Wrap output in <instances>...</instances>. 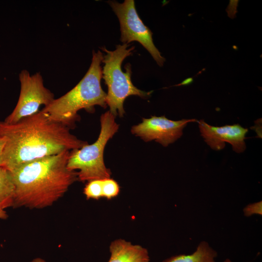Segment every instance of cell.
Wrapping results in <instances>:
<instances>
[{"instance_id": "1", "label": "cell", "mask_w": 262, "mask_h": 262, "mask_svg": "<svg viewBox=\"0 0 262 262\" xmlns=\"http://www.w3.org/2000/svg\"><path fill=\"white\" fill-rule=\"evenodd\" d=\"M0 137L4 142L2 166L9 171L32 161L78 149L88 144L41 110L14 124L0 121Z\"/></svg>"}, {"instance_id": "2", "label": "cell", "mask_w": 262, "mask_h": 262, "mask_svg": "<svg viewBox=\"0 0 262 262\" xmlns=\"http://www.w3.org/2000/svg\"><path fill=\"white\" fill-rule=\"evenodd\" d=\"M70 151L40 158L10 171L15 185L12 207L40 209L51 206L78 180L69 170Z\"/></svg>"}, {"instance_id": "3", "label": "cell", "mask_w": 262, "mask_h": 262, "mask_svg": "<svg viewBox=\"0 0 262 262\" xmlns=\"http://www.w3.org/2000/svg\"><path fill=\"white\" fill-rule=\"evenodd\" d=\"M91 65L86 74L71 90L60 98L54 99L41 111L49 117L67 127H75L80 117L78 112L85 109L92 112L96 105L105 108L106 93L101 86L102 68L101 64L103 55L99 50L93 51Z\"/></svg>"}, {"instance_id": "4", "label": "cell", "mask_w": 262, "mask_h": 262, "mask_svg": "<svg viewBox=\"0 0 262 262\" xmlns=\"http://www.w3.org/2000/svg\"><path fill=\"white\" fill-rule=\"evenodd\" d=\"M129 47V45L126 43L118 45L113 51L107 50L104 47L101 48L106 53L102 61L104 64L102 78L108 88L106 104L110 108L109 111L115 116L117 115L120 117L124 115V102L128 97L136 96L145 98L151 93L141 90L133 84L131 80V64L126 65L125 72L121 69L124 60L131 55L134 49V46Z\"/></svg>"}, {"instance_id": "5", "label": "cell", "mask_w": 262, "mask_h": 262, "mask_svg": "<svg viewBox=\"0 0 262 262\" xmlns=\"http://www.w3.org/2000/svg\"><path fill=\"white\" fill-rule=\"evenodd\" d=\"M115 117L109 111L102 114L97 140L91 145L87 144L70 151L67 167L70 170H79L78 180L89 181L110 178L111 173L105 165L103 155L106 144L119 128Z\"/></svg>"}, {"instance_id": "6", "label": "cell", "mask_w": 262, "mask_h": 262, "mask_svg": "<svg viewBox=\"0 0 262 262\" xmlns=\"http://www.w3.org/2000/svg\"><path fill=\"white\" fill-rule=\"evenodd\" d=\"M109 3L117 16L120 27V40L128 44L132 41L140 43L151 54L157 64L162 66L165 60L155 46L152 33L140 19L133 0L122 3L110 1Z\"/></svg>"}, {"instance_id": "7", "label": "cell", "mask_w": 262, "mask_h": 262, "mask_svg": "<svg viewBox=\"0 0 262 262\" xmlns=\"http://www.w3.org/2000/svg\"><path fill=\"white\" fill-rule=\"evenodd\" d=\"M20 91L18 100L12 112L4 122L8 124L16 123L22 119L39 112L41 105H49L55 98L54 94L44 85L39 72L31 75L26 70L19 74Z\"/></svg>"}, {"instance_id": "8", "label": "cell", "mask_w": 262, "mask_h": 262, "mask_svg": "<svg viewBox=\"0 0 262 262\" xmlns=\"http://www.w3.org/2000/svg\"><path fill=\"white\" fill-rule=\"evenodd\" d=\"M197 121L195 119H183L173 121L165 116H152L143 118L142 122L134 125L131 132L145 142L155 140L164 147L173 143L182 135V130L190 122Z\"/></svg>"}, {"instance_id": "9", "label": "cell", "mask_w": 262, "mask_h": 262, "mask_svg": "<svg viewBox=\"0 0 262 262\" xmlns=\"http://www.w3.org/2000/svg\"><path fill=\"white\" fill-rule=\"evenodd\" d=\"M201 136L205 142L213 150L224 148L225 142L230 143L234 151L243 152L246 148L245 139L248 130L239 124L214 127L203 120L197 121Z\"/></svg>"}, {"instance_id": "10", "label": "cell", "mask_w": 262, "mask_h": 262, "mask_svg": "<svg viewBox=\"0 0 262 262\" xmlns=\"http://www.w3.org/2000/svg\"><path fill=\"white\" fill-rule=\"evenodd\" d=\"M111 256L108 262H149L147 250L123 239L113 241L110 246Z\"/></svg>"}, {"instance_id": "11", "label": "cell", "mask_w": 262, "mask_h": 262, "mask_svg": "<svg viewBox=\"0 0 262 262\" xmlns=\"http://www.w3.org/2000/svg\"><path fill=\"white\" fill-rule=\"evenodd\" d=\"M217 256V252L203 241L199 244L196 250L192 254L173 256L162 262H215Z\"/></svg>"}, {"instance_id": "12", "label": "cell", "mask_w": 262, "mask_h": 262, "mask_svg": "<svg viewBox=\"0 0 262 262\" xmlns=\"http://www.w3.org/2000/svg\"><path fill=\"white\" fill-rule=\"evenodd\" d=\"M15 185L12 174L3 166H0V205L4 209L12 207Z\"/></svg>"}, {"instance_id": "13", "label": "cell", "mask_w": 262, "mask_h": 262, "mask_svg": "<svg viewBox=\"0 0 262 262\" xmlns=\"http://www.w3.org/2000/svg\"><path fill=\"white\" fill-rule=\"evenodd\" d=\"M87 199H98L102 197V180H93L88 181L83 189Z\"/></svg>"}, {"instance_id": "14", "label": "cell", "mask_w": 262, "mask_h": 262, "mask_svg": "<svg viewBox=\"0 0 262 262\" xmlns=\"http://www.w3.org/2000/svg\"><path fill=\"white\" fill-rule=\"evenodd\" d=\"M119 191V186L115 180L110 178L102 179V197L112 199L116 196Z\"/></svg>"}, {"instance_id": "15", "label": "cell", "mask_w": 262, "mask_h": 262, "mask_svg": "<svg viewBox=\"0 0 262 262\" xmlns=\"http://www.w3.org/2000/svg\"><path fill=\"white\" fill-rule=\"evenodd\" d=\"M244 215L249 217L253 214H262V201L249 204L243 209Z\"/></svg>"}, {"instance_id": "16", "label": "cell", "mask_w": 262, "mask_h": 262, "mask_svg": "<svg viewBox=\"0 0 262 262\" xmlns=\"http://www.w3.org/2000/svg\"><path fill=\"white\" fill-rule=\"evenodd\" d=\"M4 145V142L3 140V139L0 137V166H2L3 165L2 152H3Z\"/></svg>"}, {"instance_id": "17", "label": "cell", "mask_w": 262, "mask_h": 262, "mask_svg": "<svg viewBox=\"0 0 262 262\" xmlns=\"http://www.w3.org/2000/svg\"><path fill=\"white\" fill-rule=\"evenodd\" d=\"M8 217V215L4 208L0 205V219H5Z\"/></svg>"}, {"instance_id": "18", "label": "cell", "mask_w": 262, "mask_h": 262, "mask_svg": "<svg viewBox=\"0 0 262 262\" xmlns=\"http://www.w3.org/2000/svg\"><path fill=\"white\" fill-rule=\"evenodd\" d=\"M223 262H232L230 259H227Z\"/></svg>"}]
</instances>
